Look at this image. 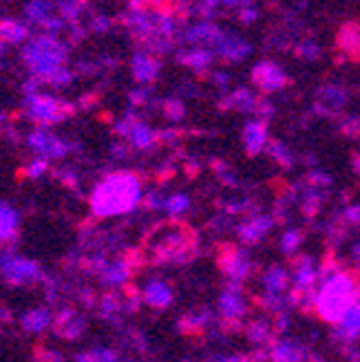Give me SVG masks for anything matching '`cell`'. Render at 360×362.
<instances>
[{
	"label": "cell",
	"mask_w": 360,
	"mask_h": 362,
	"mask_svg": "<svg viewBox=\"0 0 360 362\" xmlns=\"http://www.w3.org/2000/svg\"><path fill=\"white\" fill-rule=\"evenodd\" d=\"M137 201H140V181L128 172H117L95 188L91 210L97 217H115L133 210Z\"/></svg>",
	"instance_id": "cell-1"
},
{
	"label": "cell",
	"mask_w": 360,
	"mask_h": 362,
	"mask_svg": "<svg viewBox=\"0 0 360 362\" xmlns=\"http://www.w3.org/2000/svg\"><path fill=\"white\" fill-rule=\"evenodd\" d=\"M263 137H265L263 126H259V124H250V128H248V133H246V140H248V146H250L252 152L261 148Z\"/></svg>",
	"instance_id": "cell-17"
},
{
	"label": "cell",
	"mask_w": 360,
	"mask_h": 362,
	"mask_svg": "<svg viewBox=\"0 0 360 362\" xmlns=\"http://www.w3.org/2000/svg\"><path fill=\"white\" fill-rule=\"evenodd\" d=\"M356 303V289L347 277H334L318 296V312L328 320H340Z\"/></svg>",
	"instance_id": "cell-3"
},
{
	"label": "cell",
	"mask_w": 360,
	"mask_h": 362,
	"mask_svg": "<svg viewBox=\"0 0 360 362\" xmlns=\"http://www.w3.org/2000/svg\"><path fill=\"white\" fill-rule=\"evenodd\" d=\"M73 113V107L68 104L64 99L44 95L40 91L27 95V115L31 122H36L40 126H51L58 124L62 119H66L68 115Z\"/></svg>",
	"instance_id": "cell-4"
},
{
	"label": "cell",
	"mask_w": 360,
	"mask_h": 362,
	"mask_svg": "<svg viewBox=\"0 0 360 362\" xmlns=\"http://www.w3.org/2000/svg\"><path fill=\"white\" fill-rule=\"evenodd\" d=\"M0 274H3V279L11 285H29V283L44 279L38 263L27 261V258L13 252L0 254Z\"/></svg>",
	"instance_id": "cell-5"
},
{
	"label": "cell",
	"mask_w": 360,
	"mask_h": 362,
	"mask_svg": "<svg viewBox=\"0 0 360 362\" xmlns=\"http://www.w3.org/2000/svg\"><path fill=\"white\" fill-rule=\"evenodd\" d=\"M0 54H3V40H0Z\"/></svg>",
	"instance_id": "cell-22"
},
{
	"label": "cell",
	"mask_w": 360,
	"mask_h": 362,
	"mask_svg": "<svg viewBox=\"0 0 360 362\" xmlns=\"http://www.w3.org/2000/svg\"><path fill=\"white\" fill-rule=\"evenodd\" d=\"M186 205H188V201H186V197H181V195H177V197H173L168 201V210L173 212V215H179L181 210H186Z\"/></svg>",
	"instance_id": "cell-20"
},
{
	"label": "cell",
	"mask_w": 360,
	"mask_h": 362,
	"mask_svg": "<svg viewBox=\"0 0 360 362\" xmlns=\"http://www.w3.org/2000/svg\"><path fill=\"white\" fill-rule=\"evenodd\" d=\"M133 73H135L137 80L150 82L152 78H155V73H157V62L150 60L148 56H135V60H133Z\"/></svg>",
	"instance_id": "cell-13"
},
{
	"label": "cell",
	"mask_w": 360,
	"mask_h": 362,
	"mask_svg": "<svg viewBox=\"0 0 360 362\" xmlns=\"http://www.w3.org/2000/svg\"><path fill=\"white\" fill-rule=\"evenodd\" d=\"M144 298L152 307H166L170 303V298H173V294H170L168 285H164V283H150L146 287V291H144Z\"/></svg>",
	"instance_id": "cell-12"
},
{
	"label": "cell",
	"mask_w": 360,
	"mask_h": 362,
	"mask_svg": "<svg viewBox=\"0 0 360 362\" xmlns=\"http://www.w3.org/2000/svg\"><path fill=\"white\" fill-rule=\"evenodd\" d=\"M340 325H342V332H347V334H358L360 332V301H356L347 309L345 316L340 318Z\"/></svg>",
	"instance_id": "cell-14"
},
{
	"label": "cell",
	"mask_w": 360,
	"mask_h": 362,
	"mask_svg": "<svg viewBox=\"0 0 360 362\" xmlns=\"http://www.w3.org/2000/svg\"><path fill=\"white\" fill-rule=\"evenodd\" d=\"M84 360H113L115 356L111 351H104V349H95V351H89L82 356Z\"/></svg>",
	"instance_id": "cell-21"
},
{
	"label": "cell",
	"mask_w": 360,
	"mask_h": 362,
	"mask_svg": "<svg viewBox=\"0 0 360 362\" xmlns=\"http://www.w3.org/2000/svg\"><path fill=\"white\" fill-rule=\"evenodd\" d=\"M47 168H49V159H47V157H38L36 162H33V164L27 168V177H29V179H36V177L44 175Z\"/></svg>",
	"instance_id": "cell-19"
},
{
	"label": "cell",
	"mask_w": 360,
	"mask_h": 362,
	"mask_svg": "<svg viewBox=\"0 0 360 362\" xmlns=\"http://www.w3.org/2000/svg\"><path fill=\"white\" fill-rule=\"evenodd\" d=\"M49 325H51V314L47 312V309H33V312L23 316V327L31 334L44 332Z\"/></svg>",
	"instance_id": "cell-11"
},
{
	"label": "cell",
	"mask_w": 360,
	"mask_h": 362,
	"mask_svg": "<svg viewBox=\"0 0 360 362\" xmlns=\"http://www.w3.org/2000/svg\"><path fill=\"white\" fill-rule=\"evenodd\" d=\"M56 332L62 336V338H71V340H76V338H80V334L84 332V322L71 312V309H64V312H60L58 316H56Z\"/></svg>",
	"instance_id": "cell-7"
},
{
	"label": "cell",
	"mask_w": 360,
	"mask_h": 362,
	"mask_svg": "<svg viewBox=\"0 0 360 362\" xmlns=\"http://www.w3.org/2000/svg\"><path fill=\"white\" fill-rule=\"evenodd\" d=\"M23 60L33 76H38L40 80H47L49 76H54L64 66L66 44H62L54 33H44V36L31 40L25 47Z\"/></svg>",
	"instance_id": "cell-2"
},
{
	"label": "cell",
	"mask_w": 360,
	"mask_h": 362,
	"mask_svg": "<svg viewBox=\"0 0 360 362\" xmlns=\"http://www.w3.org/2000/svg\"><path fill=\"white\" fill-rule=\"evenodd\" d=\"M82 7H84L82 0H62V3H60V13H62L64 20H73L76 23Z\"/></svg>",
	"instance_id": "cell-16"
},
{
	"label": "cell",
	"mask_w": 360,
	"mask_h": 362,
	"mask_svg": "<svg viewBox=\"0 0 360 362\" xmlns=\"http://www.w3.org/2000/svg\"><path fill=\"white\" fill-rule=\"evenodd\" d=\"M29 146L36 150L40 157H47V159H62L64 155L71 150L66 142H62L60 137H56L54 133H49L44 128H38L29 135Z\"/></svg>",
	"instance_id": "cell-6"
},
{
	"label": "cell",
	"mask_w": 360,
	"mask_h": 362,
	"mask_svg": "<svg viewBox=\"0 0 360 362\" xmlns=\"http://www.w3.org/2000/svg\"><path fill=\"white\" fill-rule=\"evenodd\" d=\"M124 279H126V265H122V263H117V265L104 270V281L111 283V285L124 283Z\"/></svg>",
	"instance_id": "cell-18"
},
{
	"label": "cell",
	"mask_w": 360,
	"mask_h": 362,
	"mask_svg": "<svg viewBox=\"0 0 360 362\" xmlns=\"http://www.w3.org/2000/svg\"><path fill=\"white\" fill-rule=\"evenodd\" d=\"M124 133L131 135V140H133L135 146H148L152 142V135H150V131L144 124H135L133 128H126Z\"/></svg>",
	"instance_id": "cell-15"
},
{
	"label": "cell",
	"mask_w": 360,
	"mask_h": 362,
	"mask_svg": "<svg viewBox=\"0 0 360 362\" xmlns=\"http://www.w3.org/2000/svg\"><path fill=\"white\" fill-rule=\"evenodd\" d=\"M18 232V212L9 203L0 201V243L11 241Z\"/></svg>",
	"instance_id": "cell-8"
},
{
	"label": "cell",
	"mask_w": 360,
	"mask_h": 362,
	"mask_svg": "<svg viewBox=\"0 0 360 362\" xmlns=\"http://www.w3.org/2000/svg\"><path fill=\"white\" fill-rule=\"evenodd\" d=\"M29 36L27 25L18 23V20H0V40L18 44Z\"/></svg>",
	"instance_id": "cell-10"
},
{
	"label": "cell",
	"mask_w": 360,
	"mask_h": 362,
	"mask_svg": "<svg viewBox=\"0 0 360 362\" xmlns=\"http://www.w3.org/2000/svg\"><path fill=\"white\" fill-rule=\"evenodd\" d=\"M25 13H27V20L38 23L44 27L51 18H54V5H51L49 0H31L25 9Z\"/></svg>",
	"instance_id": "cell-9"
}]
</instances>
